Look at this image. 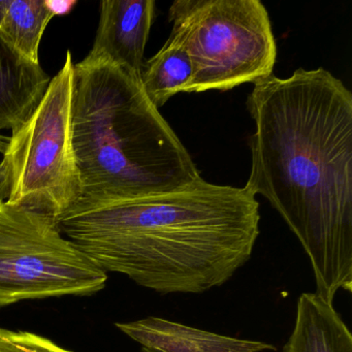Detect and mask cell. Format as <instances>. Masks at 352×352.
Segmentation results:
<instances>
[{
    "instance_id": "cell-1",
    "label": "cell",
    "mask_w": 352,
    "mask_h": 352,
    "mask_svg": "<svg viewBox=\"0 0 352 352\" xmlns=\"http://www.w3.org/2000/svg\"><path fill=\"white\" fill-rule=\"evenodd\" d=\"M245 185L263 195L310 259L316 294L352 292V94L329 71L296 69L255 82Z\"/></svg>"
},
{
    "instance_id": "cell-2",
    "label": "cell",
    "mask_w": 352,
    "mask_h": 352,
    "mask_svg": "<svg viewBox=\"0 0 352 352\" xmlns=\"http://www.w3.org/2000/svg\"><path fill=\"white\" fill-rule=\"evenodd\" d=\"M56 222L102 271L160 294L223 285L250 259L261 232L256 197L203 178L162 195L80 199Z\"/></svg>"
},
{
    "instance_id": "cell-3",
    "label": "cell",
    "mask_w": 352,
    "mask_h": 352,
    "mask_svg": "<svg viewBox=\"0 0 352 352\" xmlns=\"http://www.w3.org/2000/svg\"><path fill=\"white\" fill-rule=\"evenodd\" d=\"M73 144L85 201L173 192L201 178L141 79L107 59L75 65Z\"/></svg>"
},
{
    "instance_id": "cell-4",
    "label": "cell",
    "mask_w": 352,
    "mask_h": 352,
    "mask_svg": "<svg viewBox=\"0 0 352 352\" xmlns=\"http://www.w3.org/2000/svg\"><path fill=\"white\" fill-rule=\"evenodd\" d=\"M168 17L192 63L186 94L228 91L273 75L277 45L259 0H177Z\"/></svg>"
},
{
    "instance_id": "cell-5",
    "label": "cell",
    "mask_w": 352,
    "mask_h": 352,
    "mask_svg": "<svg viewBox=\"0 0 352 352\" xmlns=\"http://www.w3.org/2000/svg\"><path fill=\"white\" fill-rule=\"evenodd\" d=\"M74 72L71 51L28 120L12 131L3 157L9 160L12 189L6 203L54 218L83 195L73 144Z\"/></svg>"
},
{
    "instance_id": "cell-6",
    "label": "cell",
    "mask_w": 352,
    "mask_h": 352,
    "mask_svg": "<svg viewBox=\"0 0 352 352\" xmlns=\"http://www.w3.org/2000/svg\"><path fill=\"white\" fill-rule=\"evenodd\" d=\"M106 272L69 241L47 214L0 205V307L21 300L89 296Z\"/></svg>"
},
{
    "instance_id": "cell-7",
    "label": "cell",
    "mask_w": 352,
    "mask_h": 352,
    "mask_svg": "<svg viewBox=\"0 0 352 352\" xmlns=\"http://www.w3.org/2000/svg\"><path fill=\"white\" fill-rule=\"evenodd\" d=\"M154 0H104L88 58H102L141 79L144 53L155 18Z\"/></svg>"
},
{
    "instance_id": "cell-8",
    "label": "cell",
    "mask_w": 352,
    "mask_h": 352,
    "mask_svg": "<svg viewBox=\"0 0 352 352\" xmlns=\"http://www.w3.org/2000/svg\"><path fill=\"white\" fill-rule=\"evenodd\" d=\"M125 335L142 347L160 352H263L275 351L272 344L239 339L197 329L160 317L116 323Z\"/></svg>"
},
{
    "instance_id": "cell-9",
    "label": "cell",
    "mask_w": 352,
    "mask_h": 352,
    "mask_svg": "<svg viewBox=\"0 0 352 352\" xmlns=\"http://www.w3.org/2000/svg\"><path fill=\"white\" fill-rule=\"evenodd\" d=\"M51 78L0 38V131L17 129L42 100Z\"/></svg>"
},
{
    "instance_id": "cell-10",
    "label": "cell",
    "mask_w": 352,
    "mask_h": 352,
    "mask_svg": "<svg viewBox=\"0 0 352 352\" xmlns=\"http://www.w3.org/2000/svg\"><path fill=\"white\" fill-rule=\"evenodd\" d=\"M282 352H352L349 327L333 304L319 294H300L294 329Z\"/></svg>"
},
{
    "instance_id": "cell-11",
    "label": "cell",
    "mask_w": 352,
    "mask_h": 352,
    "mask_svg": "<svg viewBox=\"0 0 352 352\" xmlns=\"http://www.w3.org/2000/svg\"><path fill=\"white\" fill-rule=\"evenodd\" d=\"M192 75V63L184 44L170 32L162 48L144 63L142 87L150 102L162 108L176 94H186Z\"/></svg>"
},
{
    "instance_id": "cell-12",
    "label": "cell",
    "mask_w": 352,
    "mask_h": 352,
    "mask_svg": "<svg viewBox=\"0 0 352 352\" xmlns=\"http://www.w3.org/2000/svg\"><path fill=\"white\" fill-rule=\"evenodd\" d=\"M46 0H10L0 25V38L18 55L38 63V50L47 26L54 18Z\"/></svg>"
},
{
    "instance_id": "cell-13",
    "label": "cell",
    "mask_w": 352,
    "mask_h": 352,
    "mask_svg": "<svg viewBox=\"0 0 352 352\" xmlns=\"http://www.w3.org/2000/svg\"><path fill=\"white\" fill-rule=\"evenodd\" d=\"M0 352H72L54 342L30 331L0 327Z\"/></svg>"
},
{
    "instance_id": "cell-14",
    "label": "cell",
    "mask_w": 352,
    "mask_h": 352,
    "mask_svg": "<svg viewBox=\"0 0 352 352\" xmlns=\"http://www.w3.org/2000/svg\"><path fill=\"white\" fill-rule=\"evenodd\" d=\"M12 189V173L9 160L3 157L0 162V205L9 199Z\"/></svg>"
},
{
    "instance_id": "cell-15",
    "label": "cell",
    "mask_w": 352,
    "mask_h": 352,
    "mask_svg": "<svg viewBox=\"0 0 352 352\" xmlns=\"http://www.w3.org/2000/svg\"><path fill=\"white\" fill-rule=\"evenodd\" d=\"M48 9L52 12L53 15L65 16L71 13L72 10L78 5L77 0H46Z\"/></svg>"
},
{
    "instance_id": "cell-16",
    "label": "cell",
    "mask_w": 352,
    "mask_h": 352,
    "mask_svg": "<svg viewBox=\"0 0 352 352\" xmlns=\"http://www.w3.org/2000/svg\"><path fill=\"white\" fill-rule=\"evenodd\" d=\"M10 0H0V25L3 23V18L7 13L8 6H9Z\"/></svg>"
},
{
    "instance_id": "cell-17",
    "label": "cell",
    "mask_w": 352,
    "mask_h": 352,
    "mask_svg": "<svg viewBox=\"0 0 352 352\" xmlns=\"http://www.w3.org/2000/svg\"><path fill=\"white\" fill-rule=\"evenodd\" d=\"M10 138L0 133V154H5L9 146Z\"/></svg>"
},
{
    "instance_id": "cell-18",
    "label": "cell",
    "mask_w": 352,
    "mask_h": 352,
    "mask_svg": "<svg viewBox=\"0 0 352 352\" xmlns=\"http://www.w3.org/2000/svg\"><path fill=\"white\" fill-rule=\"evenodd\" d=\"M142 352H160L157 350L150 349V348L142 347Z\"/></svg>"
}]
</instances>
